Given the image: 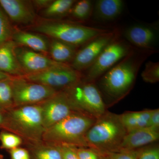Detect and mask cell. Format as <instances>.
Wrapping results in <instances>:
<instances>
[{"label": "cell", "instance_id": "obj_1", "mask_svg": "<svg viewBox=\"0 0 159 159\" xmlns=\"http://www.w3.org/2000/svg\"><path fill=\"white\" fill-rule=\"evenodd\" d=\"M155 53L134 48L128 55L99 78L103 92L115 99L125 97L132 89L142 64Z\"/></svg>", "mask_w": 159, "mask_h": 159}, {"label": "cell", "instance_id": "obj_2", "mask_svg": "<svg viewBox=\"0 0 159 159\" xmlns=\"http://www.w3.org/2000/svg\"><path fill=\"white\" fill-rule=\"evenodd\" d=\"M2 129L18 136L24 144L42 141L45 129L39 104L14 107L5 113Z\"/></svg>", "mask_w": 159, "mask_h": 159}, {"label": "cell", "instance_id": "obj_3", "mask_svg": "<svg viewBox=\"0 0 159 159\" xmlns=\"http://www.w3.org/2000/svg\"><path fill=\"white\" fill-rule=\"evenodd\" d=\"M96 120L81 112H74L46 129L43 134V141L55 145L86 147L85 134Z\"/></svg>", "mask_w": 159, "mask_h": 159}, {"label": "cell", "instance_id": "obj_4", "mask_svg": "<svg viewBox=\"0 0 159 159\" xmlns=\"http://www.w3.org/2000/svg\"><path fill=\"white\" fill-rule=\"evenodd\" d=\"M126 133L119 115L106 112L86 133L85 146L101 153L116 151Z\"/></svg>", "mask_w": 159, "mask_h": 159}, {"label": "cell", "instance_id": "obj_5", "mask_svg": "<svg viewBox=\"0 0 159 159\" xmlns=\"http://www.w3.org/2000/svg\"><path fill=\"white\" fill-rule=\"evenodd\" d=\"M32 30L36 33L58 40L77 48L111 30L89 27L72 21L48 20L35 25Z\"/></svg>", "mask_w": 159, "mask_h": 159}, {"label": "cell", "instance_id": "obj_6", "mask_svg": "<svg viewBox=\"0 0 159 159\" xmlns=\"http://www.w3.org/2000/svg\"><path fill=\"white\" fill-rule=\"evenodd\" d=\"M62 91L77 111L84 113L96 119L106 112L105 103L95 83L86 82L81 80Z\"/></svg>", "mask_w": 159, "mask_h": 159}, {"label": "cell", "instance_id": "obj_7", "mask_svg": "<svg viewBox=\"0 0 159 159\" xmlns=\"http://www.w3.org/2000/svg\"><path fill=\"white\" fill-rule=\"evenodd\" d=\"M133 46L120 37L117 31L113 39L106 47L90 67L85 71L82 80L94 82L99 79L134 49Z\"/></svg>", "mask_w": 159, "mask_h": 159}, {"label": "cell", "instance_id": "obj_8", "mask_svg": "<svg viewBox=\"0 0 159 159\" xmlns=\"http://www.w3.org/2000/svg\"><path fill=\"white\" fill-rule=\"evenodd\" d=\"M81 72L67 64H61L36 74L23 76L29 81L47 86L57 91L68 88L82 79Z\"/></svg>", "mask_w": 159, "mask_h": 159}, {"label": "cell", "instance_id": "obj_9", "mask_svg": "<svg viewBox=\"0 0 159 159\" xmlns=\"http://www.w3.org/2000/svg\"><path fill=\"white\" fill-rule=\"evenodd\" d=\"M11 83L14 107L39 104L59 92L23 77H12Z\"/></svg>", "mask_w": 159, "mask_h": 159}, {"label": "cell", "instance_id": "obj_10", "mask_svg": "<svg viewBox=\"0 0 159 159\" xmlns=\"http://www.w3.org/2000/svg\"><path fill=\"white\" fill-rule=\"evenodd\" d=\"M122 34L123 38L136 48L155 52L157 51L158 22L133 24L125 28Z\"/></svg>", "mask_w": 159, "mask_h": 159}, {"label": "cell", "instance_id": "obj_11", "mask_svg": "<svg viewBox=\"0 0 159 159\" xmlns=\"http://www.w3.org/2000/svg\"><path fill=\"white\" fill-rule=\"evenodd\" d=\"M117 31L99 35L82 46L70 63V65L76 70L82 73L93 65L106 47L113 39Z\"/></svg>", "mask_w": 159, "mask_h": 159}, {"label": "cell", "instance_id": "obj_12", "mask_svg": "<svg viewBox=\"0 0 159 159\" xmlns=\"http://www.w3.org/2000/svg\"><path fill=\"white\" fill-rule=\"evenodd\" d=\"M42 118L45 129L59 122L75 111L63 91L40 103Z\"/></svg>", "mask_w": 159, "mask_h": 159}, {"label": "cell", "instance_id": "obj_13", "mask_svg": "<svg viewBox=\"0 0 159 159\" xmlns=\"http://www.w3.org/2000/svg\"><path fill=\"white\" fill-rule=\"evenodd\" d=\"M15 52L25 75L36 74L62 64L56 62L45 54L22 46H16Z\"/></svg>", "mask_w": 159, "mask_h": 159}, {"label": "cell", "instance_id": "obj_14", "mask_svg": "<svg viewBox=\"0 0 159 159\" xmlns=\"http://www.w3.org/2000/svg\"><path fill=\"white\" fill-rule=\"evenodd\" d=\"M0 6L10 21L18 25H32L36 13L32 2L25 0H0Z\"/></svg>", "mask_w": 159, "mask_h": 159}, {"label": "cell", "instance_id": "obj_15", "mask_svg": "<svg viewBox=\"0 0 159 159\" xmlns=\"http://www.w3.org/2000/svg\"><path fill=\"white\" fill-rule=\"evenodd\" d=\"M159 129L147 127L126 133L117 151L133 150L158 141Z\"/></svg>", "mask_w": 159, "mask_h": 159}, {"label": "cell", "instance_id": "obj_16", "mask_svg": "<svg viewBox=\"0 0 159 159\" xmlns=\"http://www.w3.org/2000/svg\"><path fill=\"white\" fill-rule=\"evenodd\" d=\"M124 7L122 0H97L94 2L92 17L100 22L111 21L122 14Z\"/></svg>", "mask_w": 159, "mask_h": 159}, {"label": "cell", "instance_id": "obj_17", "mask_svg": "<svg viewBox=\"0 0 159 159\" xmlns=\"http://www.w3.org/2000/svg\"><path fill=\"white\" fill-rule=\"evenodd\" d=\"M17 45L11 40L0 46V71L11 77H23L25 73L19 63L15 52Z\"/></svg>", "mask_w": 159, "mask_h": 159}, {"label": "cell", "instance_id": "obj_18", "mask_svg": "<svg viewBox=\"0 0 159 159\" xmlns=\"http://www.w3.org/2000/svg\"><path fill=\"white\" fill-rule=\"evenodd\" d=\"M12 40L17 45L36 52L43 54L49 53L50 42L43 34L14 29Z\"/></svg>", "mask_w": 159, "mask_h": 159}, {"label": "cell", "instance_id": "obj_19", "mask_svg": "<svg viewBox=\"0 0 159 159\" xmlns=\"http://www.w3.org/2000/svg\"><path fill=\"white\" fill-rule=\"evenodd\" d=\"M151 110L126 112L119 115V119L126 133L149 127Z\"/></svg>", "mask_w": 159, "mask_h": 159}, {"label": "cell", "instance_id": "obj_20", "mask_svg": "<svg viewBox=\"0 0 159 159\" xmlns=\"http://www.w3.org/2000/svg\"><path fill=\"white\" fill-rule=\"evenodd\" d=\"M30 159H62L60 145L41 141L25 144Z\"/></svg>", "mask_w": 159, "mask_h": 159}, {"label": "cell", "instance_id": "obj_21", "mask_svg": "<svg viewBox=\"0 0 159 159\" xmlns=\"http://www.w3.org/2000/svg\"><path fill=\"white\" fill-rule=\"evenodd\" d=\"M78 48L58 40L52 39L50 42L49 53L56 62L69 64L77 53Z\"/></svg>", "mask_w": 159, "mask_h": 159}, {"label": "cell", "instance_id": "obj_22", "mask_svg": "<svg viewBox=\"0 0 159 159\" xmlns=\"http://www.w3.org/2000/svg\"><path fill=\"white\" fill-rule=\"evenodd\" d=\"M77 1L75 0H54L41 14L43 17L49 19H57L68 15L72 7Z\"/></svg>", "mask_w": 159, "mask_h": 159}, {"label": "cell", "instance_id": "obj_23", "mask_svg": "<svg viewBox=\"0 0 159 159\" xmlns=\"http://www.w3.org/2000/svg\"><path fill=\"white\" fill-rule=\"evenodd\" d=\"M94 2L90 0L76 1L69 15L78 21H84L92 17Z\"/></svg>", "mask_w": 159, "mask_h": 159}, {"label": "cell", "instance_id": "obj_24", "mask_svg": "<svg viewBox=\"0 0 159 159\" xmlns=\"http://www.w3.org/2000/svg\"><path fill=\"white\" fill-rule=\"evenodd\" d=\"M11 77L0 81V110L4 113L14 107Z\"/></svg>", "mask_w": 159, "mask_h": 159}, {"label": "cell", "instance_id": "obj_25", "mask_svg": "<svg viewBox=\"0 0 159 159\" xmlns=\"http://www.w3.org/2000/svg\"><path fill=\"white\" fill-rule=\"evenodd\" d=\"M13 31L11 21L0 6V46L12 40Z\"/></svg>", "mask_w": 159, "mask_h": 159}, {"label": "cell", "instance_id": "obj_26", "mask_svg": "<svg viewBox=\"0 0 159 159\" xmlns=\"http://www.w3.org/2000/svg\"><path fill=\"white\" fill-rule=\"evenodd\" d=\"M0 148L8 151L20 147L24 144L22 139L15 134L4 129L0 131Z\"/></svg>", "mask_w": 159, "mask_h": 159}, {"label": "cell", "instance_id": "obj_27", "mask_svg": "<svg viewBox=\"0 0 159 159\" xmlns=\"http://www.w3.org/2000/svg\"><path fill=\"white\" fill-rule=\"evenodd\" d=\"M142 79L145 82L154 84L159 80V62L149 61L145 65L141 74Z\"/></svg>", "mask_w": 159, "mask_h": 159}, {"label": "cell", "instance_id": "obj_28", "mask_svg": "<svg viewBox=\"0 0 159 159\" xmlns=\"http://www.w3.org/2000/svg\"><path fill=\"white\" fill-rule=\"evenodd\" d=\"M143 148L133 150L107 152L101 154L107 159H139Z\"/></svg>", "mask_w": 159, "mask_h": 159}, {"label": "cell", "instance_id": "obj_29", "mask_svg": "<svg viewBox=\"0 0 159 159\" xmlns=\"http://www.w3.org/2000/svg\"><path fill=\"white\" fill-rule=\"evenodd\" d=\"M76 150L78 159H104V156L93 148L76 147Z\"/></svg>", "mask_w": 159, "mask_h": 159}, {"label": "cell", "instance_id": "obj_30", "mask_svg": "<svg viewBox=\"0 0 159 159\" xmlns=\"http://www.w3.org/2000/svg\"><path fill=\"white\" fill-rule=\"evenodd\" d=\"M59 145L62 159H78L76 146L67 145Z\"/></svg>", "mask_w": 159, "mask_h": 159}, {"label": "cell", "instance_id": "obj_31", "mask_svg": "<svg viewBox=\"0 0 159 159\" xmlns=\"http://www.w3.org/2000/svg\"><path fill=\"white\" fill-rule=\"evenodd\" d=\"M139 159H159V148L152 146L142 148Z\"/></svg>", "mask_w": 159, "mask_h": 159}, {"label": "cell", "instance_id": "obj_32", "mask_svg": "<svg viewBox=\"0 0 159 159\" xmlns=\"http://www.w3.org/2000/svg\"><path fill=\"white\" fill-rule=\"evenodd\" d=\"M9 152L11 159H30L29 151L25 148L19 147Z\"/></svg>", "mask_w": 159, "mask_h": 159}, {"label": "cell", "instance_id": "obj_33", "mask_svg": "<svg viewBox=\"0 0 159 159\" xmlns=\"http://www.w3.org/2000/svg\"><path fill=\"white\" fill-rule=\"evenodd\" d=\"M149 127L159 129V109L151 110Z\"/></svg>", "mask_w": 159, "mask_h": 159}, {"label": "cell", "instance_id": "obj_34", "mask_svg": "<svg viewBox=\"0 0 159 159\" xmlns=\"http://www.w3.org/2000/svg\"><path fill=\"white\" fill-rule=\"evenodd\" d=\"M34 8L39 9H44L53 2L52 0H34L31 1Z\"/></svg>", "mask_w": 159, "mask_h": 159}, {"label": "cell", "instance_id": "obj_35", "mask_svg": "<svg viewBox=\"0 0 159 159\" xmlns=\"http://www.w3.org/2000/svg\"><path fill=\"white\" fill-rule=\"evenodd\" d=\"M5 121V113L0 110V129H2Z\"/></svg>", "mask_w": 159, "mask_h": 159}, {"label": "cell", "instance_id": "obj_36", "mask_svg": "<svg viewBox=\"0 0 159 159\" xmlns=\"http://www.w3.org/2000/svg\"><path fill=\"white\" fill-rule=\"evenodd\" d=\"M11 77H12L10 76V75L5 74V73L0 71V81L5 80L6 79H9V78H11Z\"/></svg>", "mask_w": 159, "mask_h": 159}, {"label": "cell", "instance_id": "obj_37", "mask_svg": "<svg viewBox=\"0 0 159 159\" xmlns=\"http://www.w3.org/2000/svg\"><path fill=\"white\" fill-rule=\"evenodd\" d=\"M0 159H3V156L1 154H0Z\"/></svg>", "mask_w": 159, "mask_h": 159}, {"label": "cell", "instance_id": "obj_38", "mask_svg": "<svg viewBox=\"0 0 159 159\" xmlns=\"http://www.w3.org/2000/svg\"><path fill=\"white\" fill-rule=\"evenodd\" d=\"M104 159H107L106 158V157L105 156H104Z\"/></svg>", "mask_w": 159, "mask_h": 159}, {"label": "cell", "instance_id": "obj_39", "mask_svg": "<svg viewBox=\"0 0 159 159\" xmlns=\"http://www.w3.org/2000/svg\"></svg>", "mask_w": 159, "mask_h": 159}]
</instances>
